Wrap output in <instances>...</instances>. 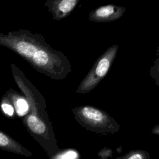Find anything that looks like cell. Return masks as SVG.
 Wrapping results in <instances>:
<instances>
[{
  "label": "cell",
  "mask_w": 159,
  "mask_h": 159,
  "mask_svg": "<svg viewBox=\"0 0 159 159\" xmlns=\"http://www.w3.org/2000/svg\"><path fill=\"white\" fill-rule=\"evenodd\" d=\"M152 133L159 135V124L153 127V128L152 129Z\"/></svg>",
  "instance_id": "cell-12"
},
{
  "label": "cell",
  "mask_w": 159,
  "mask_h": 159,
  "mask_svg": "<svg viewBox=\"0 0 159 159\" xmlns=\"http://www.w3.org/2000/svg\"><path fill=\"white\" fill-rule=\"evenodd\" d=\"M0 107L4 116H6L9 118L14 117L16 112L14 106L11 101L5 94L1 98Z\"/></svg>",
  "instance_id": "cell-8"
},
{
  "label": "cell",
  "mask_w": 159,
  "mask_h": 159,
  "mask_svg": "<svg viewBox=\"0 0 159 159\" xmlns=\"http://www.w3.org/2000/svg\"><path fill=\"white\" fill-rule=\"evenodd\" d=\"M157 58L154 61L153 65L150 68V75L155 81L156 84L159 87V47L156 49Z\"/></svg>",
  "instance_id": "cell-10"
},
{
  "label": "cell",
  "mask_w": 159,
  "mask_h": 159,
  "mask_svg": "<svg viewBox=\"0 0 159 159\" xmlns=\"http://www.w3.org/2000/svg\"><path fill=\"white\" fill-rule=\"evenodd\" d=\"M0 149L24 157H32V153L10 135L0 130Z\"/></svg>",
  "instance_id": "cell-6"
},
{
  "label": "cell",
  "mask_w": 159,
  "mask_h": 159,
  "mask_svg": "<svg viewBox=\"0 0 159 159\" xmlns=\"http://www.w3.org/2000/svg\"><path fill=\"white\" fill-rule=\"evenodd\" d=\"M78 152L73 150H68L62 153H58L53 157V159H77Z\"/></svg>",
  "instance_id": "cell-11"
},
{
  "label": "cell",
  "mask_w": 159,
  "mask_h": 159,
  "mask_svg": "<svg viewBox=\"0 0 159 159\" xmlns=\"http://www.w3.org/2000/svg\"><path fill=\"white\" fill-rule=\"evenodd\" d=\"M5 95L12 102L16 114L18 116H24L29 111V106L28 102L24 96L10 89L6 93Z\"/></svg>",
  "instance_id": "cell-7"
},
{
  "label": "cell",
  "mask_w": 159,
  "mask_h": 159,
  "mask_svg": "<svg viewBox=\"0 0 159 159\" xmlns=\"http://www.w3.org/2000/svg\"><path fill=\"white\" fill-rule=\"evenodd\" d=\"M0 45L11 50L37 71L53 80H63L72 71L67 57L53 49L42 34L26 29L0 33Z\"/></svg>",
  "instance_id": "cell-1"
},
{
  "label": "cell",
  "mask_w": 159,
  "mask_h": 159,
  "mask_svg": "<svg viewBox=\"0 0 159 159\" xmlns=\"http://www.w3.org/2000/svg\"><path fill=\"white\" fill-rule=\"evenodd\" d=\"M118 45H112L107 48L95 61L93 66L82 80L76 93L86 94L94 89L107 75L118 51Z\"/></svg>",
  "instance_id": "cell-3"
},
{
  "label": "cell",
  "mask_w": 159,
  "mask_h": 159,
  "mask_svg": "<svg viewBox=\"0 0 159 159\" xmlns=\"http://www.w3.org/2000/svg\"><path fill=\"white\" fill-rule=\"evenodd\" d=\"M0 159H1V158H0Z\"/></svg>",
  "instance_id": "cell-13"
},
{
  "label": "cell",
  "mask_w": 159,
  "mask_h": 159,
  "mask_svg": "<svg viewBox=\"0 0 159 159\" xmlns=\"http://www.w3.org/2000/svg\"><path fill=\"white\" fill-rule=\"evenodd\" d=\"M126 10L125 7L112 4L104 5L91 11L88 18L94 22H110L120 19Z\"/></svg>",
  "instance_id": "cell-4"
},
{
  "label": "cell",
  "mask_w": 159,
  "mask_h": 159,
  "mask_svg": "<svg viewBox=\"0 0 159 159\" xmlns=\"http://www.w3.org/2000/svg\"><path fill=\"white\" fill-rule=\"evenodd\" d=\"M149 153L144 150H135L116 159H149Z\"/></svg>",
  "instance_id": "cell-9"
},
{
  "label": "cell",
  "mask_w": 159,
  "mask_h": 159,
  "mask_svg": "<svg viewBox=\"0 0 159 159\" xmlns=\"http://www.w3.org/2000/svg\"><path fill=\"white\" fill-rule=\"evenodd\" d=\"M79 2L80 0H47L45 6L53 20H60L68 17Z\"/></svg>",
  "instance_id": "cell-5"
},
{
  "label": "cell",
  "mask_w": 159,
  "mask_h": 159,
  "mask_svg": "<svg viewBox=\"0 0 159 159\" xmlns=\"http://www.w3.org/2000/svg\"><path fill=\"white\" fill-rule=\"evenodd\" d=\"M75 120L86 130L107 135L120 129L119 124L106 111L92 106L83 105L71 109Z\"/></svg>",
  "instance_id": "cell-2"
}]
</instances>
